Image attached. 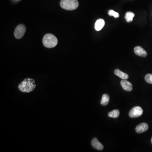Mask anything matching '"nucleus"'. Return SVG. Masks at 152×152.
<instances>
[{"label": "nucleus", "mask_w": 152, "mask_h": 152, "mask_svg": "<svg viewBox=\"0 0 152 152\" xmlns=\"http://www.w3.org/2000/svg\"><path fill=\"white\" fill-rule=\"evenodd\" d=\"M60 5L63 9L72 11L77 8L79 2L77 0H61Z\"/></svg>", "instance_id": "obj_3"}, {"label": "nucleus", "mask_w": 152, "mask_h": 152, "mask_svg": "<svg viewBox=\"0 0 152 152\" xmlns=\"http://www.w3.org/2000/svg\"><path fill=\"white\" fill-rule=\"evenodd\" d=\"M151 143H152V138H151Z\"/></svg>", "instance_id": "obj_17"}, {"label": "nucleus", "mask_w": 152, "mask_h": 152, "mask_svg": "<svg viewBox=\"0 0 152 152\" xmlns=\"http://www.w3.org/2000/svg\"><path fill=\"white\" fill-rule=\"evenodd\" d=\"M26 31V26L23 24L18 25L15 28L14 35L17 39H20L23 36Z\"/></svg>", "instance_id": "obj_4"}, {"label": "nucleus", "mask_w": 152, "mask_h": 152, "mask_svg": "<svg viewBox=\"0 0 152 152\" xmlns=\"http://www.w3.org/2000/svg\"><path fill=\"white\" fill-rule=\"evenodd\" d=\"M57 43V38L53 34L50 33L46 34L43 38V45L47 48H53L56 46Z\"/></svg>", "instance_id": "obj_2"}, {"label": "nucleus", "mask_w": 152, "mask_h": 152, "mask_svg": "<svg viewBox=\"0 0 152 152\" xmlns=\"http://www.w3.org/2000/svg\"><path fill=\"white\" fill-rule=\"evenodd\" d=\"M134 51L135 54L139 56L146 57L147 56V52L146 51L140 46L135 47Z\"/></svg>", "instance_id": "obj_8"}, {"label": "nucleus", "mask_w": 152, "mask_h": 152, "mask_svg": "<svg viewBox=\"0 0 152 152\" xmlns=\"http://www.w3.org/2000/svg\"><path fill=\"white\" fill-rule=\"evenodd\" d=\"M145 80L146 82L152 84V74H148L145 76Z\"/></svg>", "instance_id": "obj_15"}, {"label": "nucleus", "mask_w": 152, "mask_h": 152, "mask_svg": "<svg viewBox=\"0 0 152 152\" xmlns=\"http://www.w3.org/2000/svg\"><path fill=\"white\" fill-rule=\"evenodd\" d=\"M143 110L140 106H135L130 110L129 116L131 118H136L143 115Z\"/></svg>", "instance_id": "obj_5"}, {"label": "nucleus", "mask_w": 152, "mask_h": 152, "mask_svg": "<svg viewBox=\"0 0 152 152\" xmlns=\"http://www.w3.org/2000/svg\"><path fill=\"white\" fill-rule=\"evenodd\" d=\"M120 84L125 90L127 91H131L132 90L133 88L132 84L126 80L122 79L120 82Z\"/></svg>", "instance_id": "obj_6"}, {"label": "nucleus", "mask_w": 152, "mask_h": 152, "mask_svg": "<svg viewBox=\"0 0 152 152\" xmlns=\"http://www.w3.org/2000/svg\"><path fill=\"white\" fill-rule=\"evenodd\" d=\"M115 75L123 80H127L129 78V75L127 73L123 72L119 69H116L114 71Z\"/></svg>", "instance_id": "obj_11"}, {"label": "nucleus", "mask_w": 152, "mask_h": 152, "mask_svg": "<svg viewBox=\"0 0 152 152\" xmlns=\"http://www.w3.org/2000/svg\"><path fill=\"white\" fill-rule=\"evenodd\" d=\"M105 22L102 19H98L95 24V29L96 31H100L104 27Z\"/></svg>", "instance_id": "obj_10"}, {"label": "nucleus", "mask_w": 152, "mask_h": 152, "mask_svg": "<svg viewBox=\"0 0 152 152\" xmlns=\"http://www.w3.org/2000/svg\"><path fill=\"white\" fill-rule=\"evenodd\" d=\"M108 116L112 118H117L120 115V112L118 110H115L108 113Z\"/></svg>", "instance_id": "obj_14"}, {"label": "nucleus", "mask_w": 152, "mask_h": 152, "mask_svg": "<svg viewBox=\"0 0 152 152\" xmlns=\"http://www.w3.org/2000/svg\"><path fill=\"white\" fill-rule=\"evenodd\" d=\"M110 101V96L108 94H104L102 96V99L101 101V104L103 106H106L109 104Z\"/></svg>", "instance_id": "obj_12"}, {"label": "nucleus", "mask_w": 152, "mask_h": 152, "mask_svg": "<svg viewBox=\"0 0 152 152\" xmlns=\"http://www.w3.org/2000/svg\"><path fill=\"white\" fill-rule=\"evenodd\" d=\"M134 16L135 15L134 13H133L132 12H127L125 18L127 22H130L133 21V18L134 17Z\"/></svg>", "instance_id": "obj_13"}, {"label": "nucleus", "mask_w": 152, "mask_h": 152, "mask_svg": "<svg viewBox=\"0 0 152 152\" xmlns=\"http://www.w3.org/2000/svg\"><path fill=\"white\" fill-rule=\"evenodd\" d=\"M108 14L110 16H113L115 18H118L119 17V13L112 10H110L108 12Z\"/></svg>", "instance_id": "obj_16"}, {"label": "nucleus", "mask_w": 152, "mask_h": 152, "mask_svg": "<svg viewBox=\"0 0 152 152\" xmlns=\"http://www.w3.org/2000/svg\"><path fill=\"white\" fill-rule=\"evenodd\" d=\"M35 80L33 79L26 78L18 85V88L23 93H30L36 87Z\"/></svg>", "instance_id": "obj_1"}, {"label": "nucleus", "mask_w": 152, "mask_h": 152, "mask_svg": "<svg viewBox=\"0 0 152 152\" xmlns=\"http://www.w3.org/2000/svg\"><path fill=\"white\" fill-rule=\"evenodd\" d=\"M148 129V125L146 123H141L136 128V131L138 134H141L145 132Z\"/></svg>", "instance_id": "obj_7"}, {"label": "nucleus", "mask_w": 152, "mask_h": 152, "mask_svg": "<svg viewBox=\"0 0 152 152\" xmlns=\"http://www.w3.org/2000/svg\"><path fill=\"white\" fill-rule=\"evenodd\" d=\"M91 145L92 147L99 150H103L104 149V146L99 141L98 139L96 138H94L92 139L91 141Z\"/></svg>", "instance_id": "obj_9"}]
</instances>
